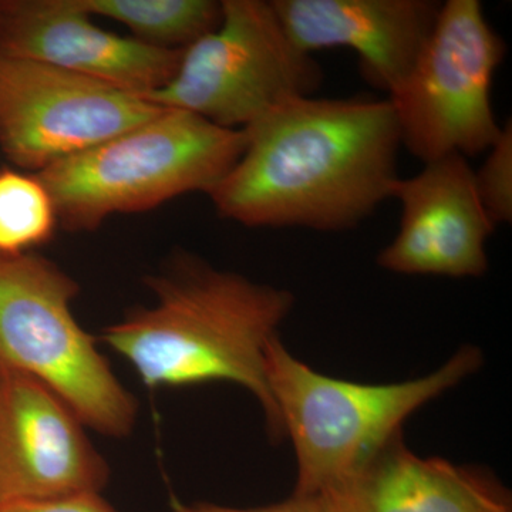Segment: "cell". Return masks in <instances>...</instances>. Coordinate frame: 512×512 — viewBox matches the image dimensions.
<instances>
[{"instance_id": "obj_4", "label": "cell", "mask_w": 512, "mask_h": 512, "mask_svg": "<svg viewBox=\"0 0 512 512\" xmlns=\"http://www.w3.org/2000/svg\"><path fill=\"white\" fill-rule=\"evenodd\" d=\"M247 144L190 111L164 109L137 126L37 173L69 231H94L107 218L160 207L190 192L210 194Z\"/></svg>"}, {"instance_id": "obj_15", "label": "cell", "mask_w": 512, "mask_h": 512, "mask_svg": "<svg viewBox=\"0 0 512 512\" xmlns=\"http://www.w3.org/2000/svg\"><path fill=\"white\" fill-rule=\"evenodd\" d=\"M55 202L37 174L0 170V255L28 254L55 234Z\"/></svg>"}, {"instance_id": "obj_16", "label": "cell", "mask_w": 512, "mask_h": 512, "mask_svg": "<svg viewBox=\"0 0 512 512\" xmlns=\"http://www.w3.org/2000/svg\"><path fill=\"white\" fill-rule=\"evenodd\" d=\"M474 184L484 211L494 227L512 221V127L508 121L487 151L483 165L474 170Z\"/></svg>"}, {"instance_id": "obj_19", "label": "cell", "mask_w": 512, "mask_h": 512, "mask_svg": "<svg viewBox=\"0 0 512 512\" xmlns=\"http://www.w3.org/2000/svg\"><path fill=\"white\" fill-rule=\"evenodd\" d=\"M6 375V366L0 362V387H2L3 379H5Z\"/></svg>"}, {"instance_id": "obj_11", "label": "cell", "mask_w": 512, "mask_h": 512, "mask_svg": "<svg viewBox=\"0 0 512 512\" xmlns=\"http://www.w3.org/2000/svg\"><path fill=\"white\" fill-rule=\"evenodd\" d=\"M0 50L143 99L173 79L183 56L101 29L77 0H0Z\"/></svg>"}, {"instance_id": "obj_9", "label": "cell", "mask_w": 512, "mask_h": 512, "mask_svg": "<svg viewBox=\"0 0 512 512\" xmlns=\"http://www.w3.org/2000/svg\"><path fill=\"white\" fill-rule=\"evenodd\" d=\"M52 390L6 367L0 387V507L100 494L106 460Z\"/></svg>"}, {"instance_id": "obj_17", "label": "cell", "mask_w": 512, "mask_h": 512, "mask_svg": "<svg viewBox=\"0 0 512 512\" xmlns=\"http://www.w3.org/2000/svg\"><path fill=\"white\" fill-rule=\"evenodd\" d=\"M173 512H332L323 494H295L281 503L258 508H234L212 503L185 504L178 498L171 500Z\"/></svg>"}, {"instance_id": "obj_14", "label": "cell", "mask_w": 512, "mask_h": 512, "mask_svg": "<svg viewBox=\"0 0 512 512\" xmlns=\"http://www.w3.org/2000/svg\"><path fill=\"white\" fill-rule=\"evenodd\" d=\"M90 16L116 20L134 39L167 50H185L217 29L222 2L217 0H77Z\"/></svg>"}, {"instance_id": "obj_6", "label": "cell", "mask_w": 512, "mask_h": 512, "mask_svg": "<svg viewBox=\"0 0 512 512\" xmlns=\"http://www.w3.org/2000/svg\"><path fill=\"white\" fill-rule=\"evenodd\" d=\"M322 82V67L295 45L271 0H222L218 28L183 50L173 79L144 99L244 130Z\"/></svg>"}, {"instance_id": "obj_13", "label": "cell", "mask_w": 512, "mask_h": 512, "mask_svg": "<svg viewBox=\"0 0 512 512\" xmlns=\"http://www.w3.org/2000/svg\"><path fill=\"white\" fill-rule=\"evenodd\" d=\"M322 494L332 512H512L510 490L493 473L417 456L403 431Z\"/></svg>"}, {"instance_id": "obj_12", "label": "cell", "mask_w": 512, "mask_h": 512, "mask_svg": "<svg viewBox=\"0 0 512 512\" xmlns=\"http://www.w3.org/2000/svg\"><path fill=\"white\" fill-rule=\"evenodd\" d=\"M303 52L348 47L367 82L390 93L406 79L436 25L433 0H271Z\"/></svg>"}, {"instance_id": "obj_8", "label": "cell", "mask_w": 512, "mask_h": 512, "mask_svg": "<svg viewBox=\"0 0 512 512\" xmlns=\"http://www.w3.org/2000/svg\"><path fill=\"white\" fill-rule=\"evenodd\" d=\"M161 110L136 94L0 50V150L33 174Z\"/></svg>"}, {"instance_id": "obj_10", "label": "cell", "mask_w": 512, "mask_h": 512, "mask_svg": "<svg viewBox=\"0 0 512 512\" xmlns=\"http://www.w3.org/2000/svg\"><path fill=\"white\" fill-rule=\"evenodd\" d=\"M393 198L402 217L396 238L377 256L380 268L400 275L480 278L488 269L487 241L494 224L460 154L424 164L399 178Z\"/></svg>"}, {"instance_id": "obj_18", "label": "cell", "mask_w": 512, "mask_h": 512, "mask_svg": "<svg viewBox=\"0 0 512 512\" xmlns=\"http://www.w3.org/2000/svg\"><path fill=\"white\" fill-rule=\"evenodd\" d=\"M0 512H117L100 494H80L45 501L2 505Z\"/></svg>"}, {"instance_id": "obj_3", "label": "cell", "mask_w": 512, "mask_h": 512, "mask_svg": "<svg viewBox=\"0 0 512 512\" xmlns=\"http://www.w3.org/2000/svg\"><path fill=\"white\" fill-rule=\"evenodd\" d=\"M484 363L474 346L458 350L436 372L390 384H365L316 372L279 336L266 349V380L285 439L295 450V494H322L352 476L402 433L424 404L453 389Z\"/></svg>"}, {"instance_id": "obj_1", "label": "cell", "mask_w": 512, "mask_h": 512, "mask_svg": "<svg viewBox=\"0 0 512 512\" xmlns=\"http://www.w3.org/2000/svg\"><path fill=\"white\" fill-rule=\"evenodd\" d=\"M244 131V153L208 194L225 220L346 231L393 198L402 140L387 99L293 97Z\"/></svg>"}, {"instance_id": "obj_5", "label": "cell", "mask_w": 512, "mask_h": 512, "mask_svg": "<svg viewBox=\"0 0 512 512\" xmlns=\"http://www.w3.org/2000/svg\"><path fill=\"white\" fill-rule=\"evenodd\" d=\"M76 281L43 256L0 255V362L42 383L104 436L134 429L137 402L74 318Z\"/></svg>"}, {"instance_id": "obj_7", "label": "cell", "mask_w": 512, "mask_h": 512, "mask_svg": "<svg viewBox=\"0 0 512 512\" xmlns=\"http://www.w3.org/2000/svg\"><path fill=\"white\" fill-rule=\"evenodd\" d=\"M505 52L478 0L441 3L412 70L387 96L402 147L424 164L487 153L503 128L495 120L491 86Z\"/></svg>"}, {"instance_id": "obj_2", "label": "cell", "mask_w": 512, "mask_h": 512, "mask_svg": "<svg viewBox=\"0 0 512 512\" xmlns=\"http://www.w3.org/2000/svg\"><path fill=\"white\" fill-rule=\"evenodd\" d=\"M151 308H137L101 335L150 389L229 382L247 389L265 414L271 440H285L266 380L265 356L291 315L288 289L220 271L197 256L178 255L150 276Z\"/></svg>"}]
</instances>
